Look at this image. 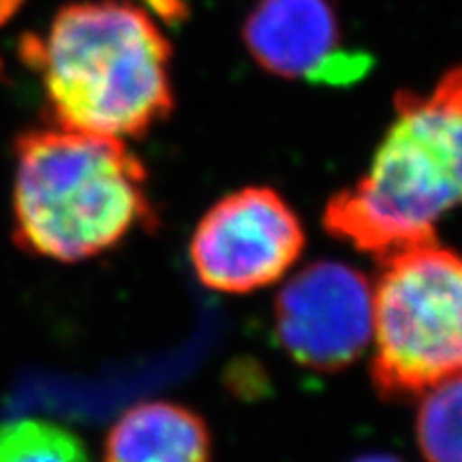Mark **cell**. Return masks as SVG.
Segmentation results:
<instances>
[{"instance_id":"obj_1","label":"cell","mask_w":462,"mask_h":462,"mask_svg":"<svg viewBox=\"0 0 462 462\" xmlns=\"http://www.w3.org/2000/svg\"><path fill=\"white\" fill-rule=\"evenodd\" d=\"M22 51L42 75L58 126L126 140L170 118L171 45L137 5H67L48 34L26 39Z\"/></svg>"},{"instance_id":"obj_2","label":"cell","mask_w":462,"mask_h":462,"mask_svg":"<svg viewBox=\"0 0 462 462\" xmlns=\"http://www.w3.org/2000/svg\"><path fill=\"white\" fill-rule=\"evenodd\" d=\"M462 208V65L429 92H398L394 120L354 187L328 201L323 225L357 251L383 259L437 240Z\"/></svg>"},{"instance_id":"obj_3","label":"cell","mask_w":462,"mask_h":462,"mask_svg":"<svg viewBox=\"0 0 462 462\" xmlns=\"http://www.w3.org/2000/svg\"><path fill=\"white\" fill-rule=\"evenodd\" d=\"M15 159L14 238L31 255L82 262L157 223L146 167L125 140L56 125L24 133Z\"/></svg>"},{"instance_id":"obj_4","label":"cell","mask_w":462,"mask_h":462,"mask_svg":"<svg viewBox=\"0 0 462 462\" xmlns=\"http://www.w3.org/2000/svg\"><path fill=\"white\" fill-rule=\"evenodd\" d=\"M373 381L381 396H420L462 371V253L437 240L381 259Z\"/></svg>"},{"instance_id":"obj_5","label":"cell","mask_w":462,"mask_h":462,"mask_svg":"<svg viewBox=\"0 0 462 462\" xmlns=\"http://www.w3.org/2000/svg\"><path fill=\"white\" fill-rule=\"evenodd\" d=\"M304 242L298 215L274 189L246 187L206 212L190 238V263L212 291L251 293L279 282Z\"/></svg>"},{"instance_id":"obj_6","label":"cell","mask_w":462,"mask_h":462,"mask_svg":"<svg viewBox=\"0 0 462 462\" xmlns=\"http://www.w3.org/2000/svg\"><path fill=\"white\" fill-rule=\"evenodd\" d=\"M374 293L360 270L315 262L282 285L274 328L282 349L313 371H340L373 340Z\"/></svg>"},{"instance_id":"obj_7","label":"cell","mask_w":462,"mask_h":462,"mask_svg":"<svg viewBox=\"0 0 462 462\" xmlns=\"http://www.w3.org/2000/svg\"><path fill=\"white\" fill-rule=\"evenodd\" d=\"M248 54L268 73L321 84H351L366 60L343 48L330 0H262L242 28Z\"/></svg>"},{"instance_id":"obj_8","label":"cell","mask_w":462,"mask_h":462,"mask_svg":"<svg viewBox=\"0 0 462 462\" xmlns=\"http://www.w3.org/2000/svg\"><path fill=\"white\" fill-rule=\"evenodd\" d=\"M103 462H212L210 429L178 402H140L109 429Z\"/></svg>"},{"instance_id":"obj_9","label":"cell","mask_w":462,"mask_h":462,"mask_svg":"<svg viewBox=\"0 0 462 462\" xmlns=\"http://www.w3.org/2000/svg\"><path fill=\"white\" fill-rule=\"evenodd\" d=\"M415 420L426 462H462V371L421 392Z\"/></svg>"},{"instance_id":"obj_10","label":"cell","mask_w":462,"mask_h":462,"mask_svg":"<svg viewBox=\"0 0 462 462\" xmlns=\"http://www.w3.org/2000/svg\"><path fill=\"white\" fill-rule=\"evenodd\" d=\"M0 462H90V456L71 430L24 418L0 424Z\"/></svg>"},{"instance_id":"obj_11","label":"cell","mask_w":462,"mask_h":462,"mask_svg":"<svg viewBox=\"0 0 462 462\" xmlns=\"http://www.w3.org/2000/svg\"><path fill=\"white\" fill-rule=\"evenodd\" d=\"M22 3H24V0H0V26L14 17L15 11L22 7Z\"/></svg>"},{"instance_id":"obj_12","label":"cell","mask_w":462,"mask_h":462,"mask_svg":"<svg viewBox=\"0 0 462 462\" xmlns=\"http://www.w3.org/2000/svg\"><path fill=\"white\" fill-rule=\"evenodd\" d=\"M354 462H402L394 458V456H388V454H371V456H362V458H357Z\"/></svg>"}]
</instances>
